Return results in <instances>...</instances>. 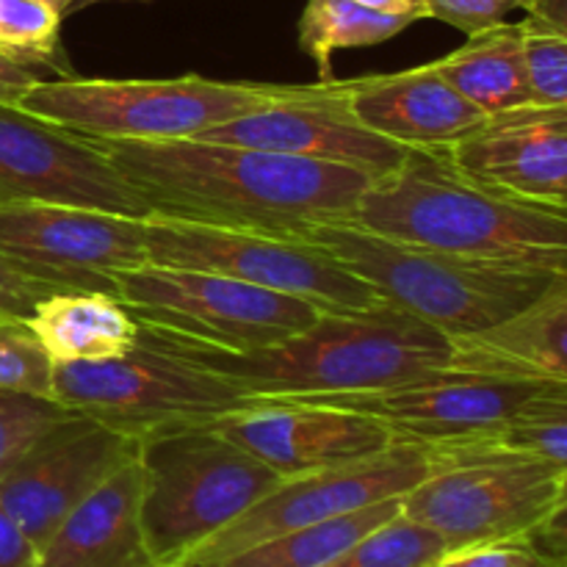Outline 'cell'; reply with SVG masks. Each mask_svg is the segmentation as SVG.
Masks as SVG:
<instances>
[{
    "instance_id": "cell-1",
    "label": "cell",
    "mask_w": 567,
    "mask_h": 567,
    "mask_svg": "<svg viewBox=\"0 0 567 567\" xmlns=\"http://www.w3.org/2000/svg\"><path fill=\"white\" fill-rule=\"evenodd\" d=\"M89 138V136H86ZM150 205V214L219 227L299 236L321 221H349L369 175L197 138H92Z\"/></svg>"
},
{
    "instance_id": "cell-2",
    "label": "cell",
    "mask_w": 567,
    "mask_h": 567,
    "mask_svg": "<svg viewBox=\"0 0 567 567\" xmlns=\"http://www.w3.org/2000/svg\"><path fill=\"white\" fill-rule=\"evenodd\" d=\"M138 330L255 399L380 391L446 371L452 360L449 336L385 299L349 313L321 310L310 327L252 352L205 347L142 324Z\"/></svg>"
},
{
    "instance_id": "cell-3",
    "label": "cell",
    "mask_w": 567,
    "mask_h": 567,
    "mask_svg": "<svg viewBox=\"0 0 567 567\" xmlns=\"http://www.w3.org/2000/svg\"><path fill=\"white\" fill-rule=\"evenodd\" d=\"M352 225L415 247L567 275V210L496 192L449 150H408L360 194Z\"/></svg>"
},
{
    "instance_id": "cell-4",
    "label": "cell",
    "mask_w": 567,
    "mask_h": 567,
    "mask_svg": "<svg viewBox=\"0 0 567 567\" xmlns=\"http://www.w3.org/2000/svg\"><path fill=\"white\" fill-rule=\"evenodd\" d=\"M343 269L369 282L380 299L426 321L443 336H468L540 297L557 271L487 264L415 244L393 241L352 221H321L299 233Z\"/></svg>"
},
{
    "instance_id": "cell-5",
    "label": "cell",
    "mask_w": 567,
    "mask_h": 567,
    "mask_svg": "<svg viewBox=\"0 0 567 567\" xmlns=\"http://www.w3.org/2000/svg\"><path fill=\"white\" fill-rule=\"evenodd\" d=\"M136 463L142 532L155 567H183L282 480L210 424L144 437Z\"/></svg>"
},
{
    "instance_id": "cell-6",
    "label": "cell",
    "mask_w": 567,
    "mask_h": 567,
    "mask_svg": "<svg viewBox=\"0 0 567 567\" xmlns=\"http://www.w3.org/2000/svg\"><path fill=\"white\" fill-rule=\"evenodd\" d=\"M291 83L214 81L203 75L161 81L50 78L20 97V109L89 138H194L208 127L286 97Z\"/></svg>"
},
{
    "instance_id": "cell-7",
    "label": "cell",
    "mask_w": 567,
    "mask_h": 567,
    "mask_svg": "<svg viewBox=\"0 0 567 567\" xmlns=\"http://www.w3.org/2000/svg\"><path fill=\"white\" fill-rule=\"evenodd\" d=\"M430 474L402 496V515L435 532L449 551L529 537L567 504V465L493 443L441 449Z\"/></svg>"
},
{
    "instance_id": "cell-8",
    "label": "cell",
    "mask_w": 567,
    "mask_h": 567,
    "mask_svg": "<svg viewBox=\"0 0 567 567\" xmlns=\"http://www.w3.org/2000/svg\"><path fill=\"white\" fill-rule=\"evenodd\" d=\"M53 399L136 441L181 426L214 424L221 415L266 402L158 347L142 330L125 354L55 363Z\"/></svg>"
},
{
    "instance_id": "cell-9",
    "label": "cell",
    "mask_w": 567,
    "mask_h": 567,
    "mask_svg": "<svg viewBox=\"0 0 567 567\" xmlns=\"http://www.w3.org/2000/svg\"><path fill=\"white\" fill-rule=\"evenodd\" d=\"M114 282L116 297L142 327L233 352L271 347L310 327L321 313L288 293L150 260L116 271Z\"/></svg>"
},
{
    "instance_id": "cell-10",
    "label": "cell",
    "mask_w": 567,
    "mask_h": 567,
    "mask_svg": "<svg viewBox=\"0 0 567 567\" xmlns=\"http://www.w3.org/2000/svg\"><path fill=\"white\" fill-rule=\"evenodd\" d=\"M144 244L150 264L214 271L266 291L305 299L332 313L365 310L380 302V293L369 282L299 236L150 214L144 216Z\"/></svg>"
},
{
    "instance_id": "cell-11",
    "label": "cell",
    "mask_w": 567,
    "mask_h": 567,
    "mask_svg": "<svg viewBox=\"0 0 567 567\" xmlns=\"http://www.w3.org/2000/svg\"><path fill=\"white\" fill-rule=\"evenodd\" d=\"M0 258L48 291H103L147 260L144 219L64 203H0Z\"/></svg>"
},
{
    "instance_id": "cell-12",
    "label": "cell",
    "mask_w": 567,
    "mask_h": 567,
    "mask_svg": "<svg viewBox=\"0 0 567 567\" xmlns=\"http://www.w3.org/2000/svg\"><path fill=\"white\" fill-rule=\"evenodd\" d=\"M430 474V454L415 443H391L382 452L352 463L282 476L258 504L233 520L227 529L199 546L183 567H214L249 546L305 529L338 515L358 513L371 504L402 498Z\"/></svg>"
},
{
    "instance_id": "cell-13",
    "label": "cell",
    "mask_w": 567,
    "mask_h": 567,
    "mask_svg": "<svg viewBox=\"0 0 567 567\" xmlns=\"http://www.w3.org/2000/svg\"><path fill=\"white\" fill-rule=\"evenodd\" d=\"M551 382L507 380L446 369L424 380L360 393L297 396L291 402H316L352 410L380 421L393 441L415 443L426 452L491 443L504 421L540 388Z\"/></svg>"
},
{
    "instance_id": "cell-14",
    "label": "cell",
    "mask_w": 567,
    "mask_h": 567,
    "mask_svg": "<svg viewBox=\"0 0 567 567\" xmlns=\"http://www.w3.org/2000/svg\"><path fill=\"white\" fill-rule=\"evenodd\" d=\"M0 203H64L144 219L150 205L86 136L0 103Z\"/></svg>"
},
{
    "instance_id": "cell-15",
    "label": "cell",
    "mask_w": 567,
    "mask_h": 567,
    "mask_svg": "<svg viewBox=\"0 0 567 567\" xmlns=\"http://www.w3.org/2000/svg\"><path fill=\"white\" fill-rule=\"evenodd\" d=\"M136 454V437L72 410L0 480V509L39 551L55 526Z\"/></svg>"
},
{
    "instance_id": "cell-16",
    "label": "cell",
    "mask_w": 567,
    "mask_h": 567,
    "mask_svg": "<svg viewBox=\"0 0 567 567\" xmlns=\"http://www.w3.org/2000/svg\"><path fill=\"white\" fill-rule=\"evenodd\" d=\"M194 138L349 166L371 181L396 169L408 153V147L388 142L352 114L336 78L305 86L291 83L277 103L208 127Z\"/></svg>"
},
{
    "instance_id": "cell-17",
    "label": "cell",
    "mask_w": 567,
    "mask_h": 567,
    "mask_svg": "<svg viewBox=\"0 0 567 567\" xmlns=\"http://www.w3.org/2000/svg\"><path fill=\"white\" fill-rule=\"evenodd\" d=\"M210 426L280 476L352 463L396 443L371 415L291 399H266Z\"/></svg>"
},
{
    "instance_id": "cell-18",
    "label": "cell",
    "mask_w": 567,
    "mask_h": 567,
    "mask_svg": "<svg viewBox=\"0 0 567 567\" xmlns=\"http://www.w3.org/2000/svg\"><path fill=\"white\" fill-rule=\"evenodd\" d=\"M449 155L496 192L567 210V105L526 103L485 116Z\"/></svg>"
},
{
    "instance_id": "cell-19",
    "label": "cell",
    "mask_w": 567,
    "mask_h": 567,
    "mask_svg": "<svg viewBox=\"0 0 567 567\" xmlns=\"http://www.w3.org/2000/svg\"><path fill=\"white\" fill-rule=\"evenodd\" d=\"M352 114L388 142L408 150H449L485 114L460 97L435 64L338 81Z\"/></svg>"
},
{
    "instance_id": "cell-20",
    "label": "cell",
    "mask_w": 567,
    "mask_h": 567,
    "mask_svg": "<svg viewBox=\"0 0 567 567\" xmlns=\"http://www.w3.org/2000/svg\"><path fill=\"white\" fill-rule=\"evenodd\" d=\"M449 369L507 380L567 382V275L507 319L454 336Z\"/></svg>"
},
{
    "instance_id": "cell-21",
    "label": "cell",
    "mask_w": 567,
    "mask_h": 567,
    "mask_svg": "<svg viewBox=\"0 0 567 567\" xmlns=\"http://www.w3.org/2000/svg\"><path fill=\"white\" fill-rule=\"evenodd\" d=\"M138 502L142 476L133 460L55 526L37 551V567H155Z\"/></svg>"
},
{
    "instance_id": "cell-22",
    "label": "cell",
    "mask_w": 567,
    "mask_h": 567,
    "mask_svg": "<svg viewBox=\"0 0 567 567\" xmlns=\"http://www.w3.org/2000/svg\"><path fill=\"white\" fill-rule=\"evenodd\" d=\"M53 363L105 360L125 354L138 338V321L120 297L103 291H55L28 319Z\"/></svg>"
},
{
    "instance_id": "cell-23",
    "label": "cell",
    "mask_w": 567,
    "mask_h": 567,
    "mask_svg": "<svg viewBox=\"0 0 567 567\" xmlns=\"http://www.w3.org/2000/svg\"><path fill=\"white\" fill-rule=\"evenodd\" d=\"M443 81L482 114H502L529 103L524 59H520V25H493L471 33L463 48L432 61Z\"/></svg>"
},
{
    "instance_id": "cell-24",
    "label": "cell",
    "mask_w": 567,
    "mask_h": 567,
    "mask_svg": "<svg viewBox=\"0 0 567 567\" xmlns=\"http://www.w3.org/2000/svg\"><path fill=\"white\" fill-rule=\"evenodd\" d=\"M402 513V498L371 504L358 513L338 515L305 529L286 532L269 540L249 546L233 557L221 559L214 567H324L336 559L343 548L352 546L371 529Z\"/></svg>"
},
{
    "instance_id": "cell-25",
    "label": "cell",
    "mask_w": 567,
    "mask_h": 567,
    "mask_svg": "<svg viewBox=\"0 0 567 567\" xmlns=\"http://www.w3.org/2000/svg\"><path fill=\"white\" fill-rule=\"evenodd\" d=\"M413 22V17L365 9L358 0H308L299 17V48L316 61L319 81H327L336 50L382 44Z\"/></svg>"
},
{
    "instance_id": "cell-26",
    "label": "cell",
    "mask_w": 567,
    "mask_h": 567,
    "mask_svg": "<svg viewBox=\"0 0 567 567\" xmlns=\"http://www.w3.org/2000/svg\"><path fill=\"white\" fill-rule=\"evenodd\" d=\"M64 17L44 0H0V55L39 78L75 75L61 44Z\"/></svg>"
},
{
    "instance_id": "cell-27",
    "label": "cell",
    "mask_w": 567,
    "mask_h": 567,
    "mask_svg": "<svg viewBox=\"0 0 567 567\" xmlns=\"http://www.w3.org/2000/svg\"><path fill=\"white\" fill-rule=\"evenodd\" d=\"M493 446L567 465V382L532 393L493 437Z\"/></svg>"
},
{
    "instance_id": "cell-28",
    "label": "cell",
    "mask_w": 567,
    "mask_h": 567,
    "mask_svg": "<svg viewBox=\"0 0 567 567\" xmlns=\"http://www.w3.org/2000/svg\"><path fill=\"white\" fill-rule=\"evenodd\" d=\"M443 554L449 548L435 532L399 513L343 548L324 567H432Z\"/></svg>"
},
{
    "instance_id": "cell-29",
    "label": "cell",
    "mask_w": 567,
    "mask_h": 567,
    "mask_svg": "<svg viewBox=\"0 0 567 567\" xmlns=\"http://www.w3.org/2000/svg\"><path fill=\"white\" fill-rule=\"evenodd\" d=\"M53 358L28 319L0 316V388L53 399Z\"/></svg>"
},
{
    "instance_id": "cell-30",
    "label": "cell",
    "mask_w": 567,
    "mask_h": 567,
    "mask_svg": "<svg viewBox=\"0 0 567 567\" xmlns=\"http://www.w3.org/2000/svg\"><path fill=\"white\" fill-rule=\"evenodd\" d=\"M66 413L72 410L55 399L0 388V480Z\"/></svg>"
},
{
    "instance_id": "cell-31",
    "label": "cell",
    "mask_w": 567,
    "mask_h": 567,
    "mask_svg": "<svg viewBox=\"0 0 567 567\" xmlns=\"http://www.w3.org/2000/svg\"><path fill=\"white\" fill-rule=\"evenodd\" d=\"M518 25L529 103L567 105V33L548 31L529 20Z\"/></svg>"
},
{
    "instance_id": "cell-32",
    "label": "cell",
    "mask_w": 567,
    "mask_h": 567,
    "mask_svg": "<svg viewBox=\"0 0 567 567\" xmlns=\"http://www.w3.org/2000/svg\"><path fill=\"white\" fill-rule=\"evenodd\" d=\"M526 6L529 0H430V17L471 37L502 25L513 11H526Z\"/></svg>"
},
{
    "instance_id": "cell-33",
    "label": "cell",
    "mask_w": 567,
    "mask_h": 567,
    "mask_svg": "<svg viewBox=\"0 0 567 567\" xmlns=\"http://www.w3.org/2000/svg\"><path fill=\"white\" fill-rule=\"evenodd\" d=\"M432 567H565L554 565L537 551L529 537L520 540L491 543V546L460 548V551L443 554Z\"/></svg>"
},
{
    "instance_id": "cell-34",
    "label": "cell",
    "mask_w": 567,
    "mask_h": 567,
    "mask_svg": "<svg viewBox=\"0 0 567 567\" xmlns=\"http://www.w3.org/2000/svg\"><path fill=\"white\" fill-rule=\"evenodd\" d=\"M48 288L37 286L20 271L11 269L3 258H0V316H14V319H31L37 305L44 297H50Z\"/></svg>"
},
{
    "instance_id": "cell-35",
    "label": "cell",
    "mask_w": 567,
    "mask_h": 567,
    "mask_svg": "<svg viewBox=\"0 0 567 567\" xmlns=\"http://www.w3.org/2000/svg\"><path fill=\"white\" fill-rule=\"evenodd\" d=\"M0 567H37V546L0 509Z\"/></svg>"
},
{
    "instance_id": "cell-36",
    "label": "cell",
    "mask_w": 567,
    "mask_h": 567,
    "mask_svg": "<svg viewBox=\"0 0 567 567\" xmlns=\"http://www.w3.org/2000/svg\"><path fill=\"white\" fill-rule=\"evenodd\" d=\"M39 81H44V78H39L37 72L25 70V66L14 64V61H9L0 55V103L17 105L20 103L22 94H25L28 89Z\"/></svg>"
},
{
    "instance_id": "cell-37",
    "label": "cell",
    "mask_w": 567,
    "mask_h": 567,
    "mask_svg": "<svg viewBox=\"0 0 567 567\" xmlns=\"http://www.w3.org/2000/svg\"><path fill=\"white\" fill-rule=\"evenodd\" d=\"M526 20L548 31L567 33V0H529Z\"/></svg>"
},
{
    "instance_id": "cell-38",
    "label": "cell",
    "mask_w": 567,
    "mask_h": 567,
    "mask_svg": "<svg viewBox=\"0 0 567 567\" xmlns=\"http://www.w3.org/2000/svg\"><path fill=\"white\" fill-rule=\"evenodd\" d=\"M365 9L382 11V14H404L415 22L430 17V0H358Z\"/></svg>"
},
{
    "instance_id": "cell-39",
    "label": "cell",
    "mask_w": 567,
    "mask_h": 567,
    "mask_svg": "<svg viewBox=\"0 0 567 567\" xmlns=\"http://www.w3.org/2000/svg\"><path fill=\"white\" fill-rule=\"evenodd\" d=\"M44 3H50V6H53V9L59 11L61 17H66V14H70V11L81 9V6L92 3V0H44Z\"/></svg>"
}]
</instances>
